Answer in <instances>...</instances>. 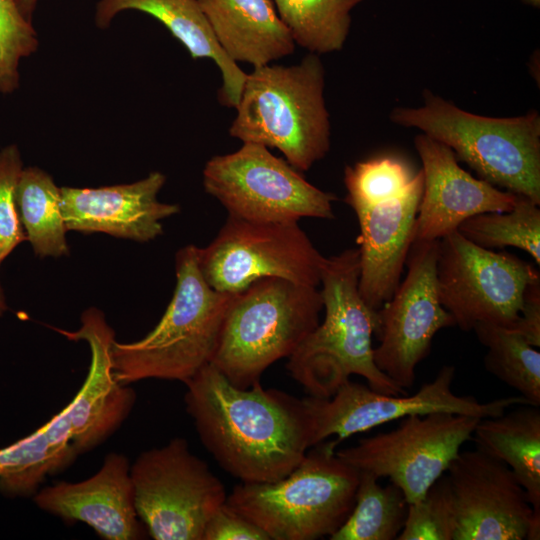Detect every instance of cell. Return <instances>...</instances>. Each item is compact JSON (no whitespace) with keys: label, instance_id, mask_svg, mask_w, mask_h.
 Listing matches in <instances>:
<instances>
[{"label":"cell","instance_id":"obj_1","mask_svg":"<svg viewBox=\"0 0 540 540\" xmlns=\"http://www.w3.org/2000/svg\"><path fill=\"white\" fill-rule=\"evenodd\" d=\"M185 385L186 410L202 444L242 483L284 478L313 447L304 399L260 383L239 388L211 363Z\"/></svg>","mask_w":540,"mask_h":540},{"label":"cell","instance_id":"obj_2","mask_svg":"<svg viewBox=\"0 0 540 540\" xmlns=\"http://www.w3.org/2000/svg\"><path fill=\"white\" fill-rule=\"evenodd\" d=\"M359 252L349 248L326 257L320 290L325 316L289 357L287 369L310 396L331 397L351 375L368 386L392 395L407 394L376 366L372 336L378 329L358 290Z\"/></svg>","mask_w":540,"mask_h":540},{"label":"cell","instance_id":"obj_3","mask_svg":"<svg viewBox=\"0 0 540 540\" xmlns=\"http://www.w3.org/2000/svg\"><path fill=\"white\" fill-rule=\"evenodd\" d=\"M175 270L173 297L153 330L135 342L112 343V370L122 384L145 379L185 383L212 362L237 293L219 292L206 283L194 245L177 252Z\"/></svg>","mask_w":540,"mask_h":540},{"label":"cell","instance_id":"obj_4","mask_svg":"<svg viewBox=\"0 0 540 540\" xmlns=\"http://www.w3.org/2000/svg\"><path fill=\"white\" fill-rule=\"evenodd\" d=\"M324 76L314 53L296 65L254 67L246 74L230 136L276 148L295 169L309 170L330 149Z\"/></svg>","mask_w":540,"mask_h":540},{"label":"cell","instance_id":"obj_5","mask_svg":"<svg viewBox=\"0 0 540 540\" xmlns=\"http://www.w3.org/2000/svg\"><path fill=\"white\" fill-rule=\"evenodd\" d=\"M423 105L395 107L390 120L416 128L445 144L492 185L523 195L540 205V115L486 117L423 91Z\"/></svg>","mask_w":540,"mask_h":540},{"label":"cell","instance_id":"obj_6","mask_svg":"<svg viewBox=\"0 0 540 540\" xmlns=\"http://www.w3.org/2000/svg\"><path fill=\"white\" fill-rule=\"evenodd\" d=\"M313 447L284 478L241 482L226 503L270 540L330 537L353 509L359 471L336 455L333 441Z\"/></svg>","mask_w":540,"mask_h":540},{"label":"cell","instance_id":"obj_7","mask_svg":"<svg viewBox=\"0 0 540 540\" xmlns=\"http://www.w3.org/2000/svg\"><path fill=\"white\" fill-rule=\"evenodd\" d=\"M322 310L319 287L259 279L236 294L211 364L239 388L260 383L269 366L289 358L318 326Z\"/></svg>","mask_w":540,"mask_h":540},{"label":"cell","instance_id":"obj_8","mask_svg":"<svg viewBox=\"0 0 540 540\" xmlns=\"http://www.w3.org/2000/svg\"><path fill=\"white\" fill-rule=\"evenodd\" d=\"M130 476L137 515L155 540H202L227 499L224 484L184 438L142 452Z\"/></svg>","mask_w":540,"mask_h":540},{"label":"cell","instance_id":"obj_9","mask_svg":"<svg viewBox=\"0 0 540 540\" xmlns=\"http://www.w3.org/2000/svg\"><path fill=\"white\" fill-rule=\"evenodd\" d=\"M203 185L236 218L255 222L334 218L335 195L309 183L261 144L245 142L235 152L209 159Z\"/></svg>","mask_w":540,"mask_h":540},{"label":"cell","instance_id":"obj_10","mask_svg":"<svg viewBox=\"0 0 540 540\" xmlns=\"http://www.w3.org/2000/svg\"><path fill=\"white\" fill-rule=\"evenodd\" d=\"M325 259L298 222H255L229 215L215 239L198 248L204 280L228 293H240L268 277L319 287Z\"/></svg>","mask_w":540,"mask_h":540},{"label":"cell","instance_id":"obj_11","mask_svg":"<svg viewBox=\"0 0 540 540\" xmlns=\"http://www.w3.org/2000/svg\"><path fill=\"white\" fill-rule=\"evenodd\" d=\"M439 299L462 331L478 323L512 328L527 286L540 280L529 262L509 252L480 247L457 230L438 243Z\"/></svg>","mask_w":540,"mask_h":540},{"label":"cell","instance_id":"obj_12","mask_svg":"<svg viewBox=\"0 0 540 540\" xmlns=\"http://www.w3.org/2000/svg\"><path fill=\"white\" fill-rule=\"evenodd\" d=\"M455 370L454 366H443L432 381L412 395L385 394L348 380L329 398H303L310 416L312 446L331 436H337L333 441L337 446L354 434L411 415L446 412L483 419L529 404L521 395L489 402L456 395L452 390Z\"/></svg>","mask_w":540,"mask_h":540},{"label":"cell","instance_id":"obj_13","mask_svg":"<svg viewBox=\"0 0 540 540\" xmlns=\"http://www.w3.org/2000/svg\"><path fill=\"white\" fill-rule=\"evenodd\" d=\"M479 420L446 412L411 415L397 428L335 453L358 471L389 478L412 504L447 471L462 445L472 440Z\"/></svg>","mask_w":540,"mask_h":540},{"label":"cell","instance_id":"obj_14","mask_svg":"<svg viewBox=\"0 0 540 540\" xmlns=\"http://www.w3.org/2000/svg\"><path fill=\"white\" fill-rule=\"evenodd\" d=\"M438 243H412L405 263L406 277L377 311L380 343L373 349L374 362L405 390L413 386L416 367L428 355L435 334L455 326L439 299Z\"/></svg>","mask_w":540,"mask_h":540},{"label":"cell","instance_id":"obj_15","mask_svg":"<svg viewBox=\"0 0 540 540\" xmlns=\"http://www.w3.org/2000/svg\"><path fill=\"white\" fill-rule=\"evenodd\" d=\"M446 472L457 516L454 540L540 539V516L505 463L476 448L460 451Z\"/></svg>","mask_w":540,"mask_h":540},{"label":"cell","instance_id":"obj_16","mask_svg":"<svg viewBox=\"0 0 540 540\" xmlns=\"http://www.w3.org/2000/svg\"><path fill=\"white\" fill-rule=\"evenodd\" d=\"M414 145L422 162L423 192L413 243L440 240L477 214L514 208L519 194L473 177L445 144L422 133L415 137Z\"/></svg>","mask_w":540,"mask_h":540},{"label":"cell","instance_id":"obj_17","mask_svg":"<svg viewBox=\"0 0 540 540\" xmlns=\"http://www.w3.org/2000/svg\"><path fill=\"white\" fill-rule=\"evenodd\" d=\"M80 320V328L76 331L54 328L69 340L85 341L91 352L86 379L64 407L79 455L94 449L116 432L131 413L136 400L134 390L114 376L111 346L115 332L103 312L88 308Z\"/></svg>","mask_w":540,"mask_h":540},{"label":"cell","instance_id":"obj_18","mask_svg":"<svg viewBox=\"0 0 540 540\" xmlns=\"http://www.w3.org/2000/svg\"><path fill=\"white\" fill-rule=\"evenodd\" d=\"M423 192V173L415 174L400 195L354 209L359 223L358 290L365 304L378 311L396 291L413 243Z\"/></svg>","mask_w":540,"mask_h":540},{"label":"cell","instance_id":"obj_19","mask_svg":"<svg viewBox=\"0 0 540 540\" xmlns=\"http://www.w3.org/2000/svg\"><path fill=\"white\" fill-rule=\"evenodd\" d=\"M166 177L151 172L133 183L98 188L61 187V210L67 231L102 232L147 242L163 233L161 220L177 214V204L162 203L158 193Z\"/></svg>","mask_w":540,"mask_h":540},{"label":"cell","instance_id":"obj_20","mask_svg":"<svg viewBox=\"0 0 540 540\" xmlns=\"http://www.w3.org/2000/svg\"><path fill=\"white\" fill-rule=\"evenodd\" d=\"M130 466L125 455L109 453L90 478L42 488L34 502L65 521L87 524L103 539H143L145 526L136 512Z\"/></svg>","mask_w":540,"mask_h":540},{"label":"cell","instance_id":"obj_21","mask_svg":"<svg viewBox=\"0 0 540 540\" xmlns=\"http://www.w3.org/2000/svg\"><path fill=\"white\" fill-rule=\"evenodd\" d=\"M135 10L160 21L188 50L193 59L209 58L222 76L220 102L236 107L246 79L236 62L221 48L197 0H100L95 22L106 28L121 12Z\"/></svg>","mask_w":540,"mask_h":540},{"label":"cell","instance_id":"obj_22","mask_svg":"<svg viewBox=\"0 0 540 540\" xmlns=\"http://www.w3.org/2000/svg\"><path fill=\"white\" fill-rule=\"evenodd\" d=\"M221 48L254 67L292 54L295 43L272 0H197Z\"/></svg>","mask_w":540,"mask_h":540},{"label":"cell","instance_id":"obj_23","mask_svg":"<svg viewBox=\"0 0 540 540\" xmlns=\"http://www.w3.org/2000/svg\"><path fill=\"white\" fill-rule=\"evenodd\" d=\"M79 456L71 422L63 408L30 435L0 449V491L34 496L47 476L61 472Z\"/></svg>","mask_w":540,"mask_h":540},{"label":"cell","instance_id":"obj_24","mask_svg":"<svg viewBox=\"0 0 540 540\" xmlns=\"http://www.w3.org/2000/svg\"><path fill=\"white\" fill-rule=\"evenodd\" d=\"M512 408L499 416L480 419L472 440L476 448L512 470L534 514L540 516V409L529 404Z\"/></svg>","mask_w":540,"mask_h":540},{"label":"cell","instance_id":"obj_25","mask_svg":"<svg viewBox=\"0 0 540 540\" xmlns=\"http://www.w3.org/2000/svg\"><path fill=\"white\" fill-rule=\"evenodd\" d=\"M61 192L54 179L36 166L24 167L17 186L20 220L34 253L39 257L69 254Z\"/></svg>","mask_w":540,"mask_h":540},{"label":"cell","instance_id":"obj_26","mask_svg":"<svg viewBox=\"0 0 540 540\" xmlns=\"http://www.w3.org/2000/svg\"><path fill=\"white\" fill-rule=\"evenodd\" d=\"M295 44L317 55L340 51L351 11L363 0H272Z\"/></svg>","mask_w":540,"mask_h":540},{"label":"cell","instance_id":"obj_27","mask_svg":"<svg viewBox=\"0 0 540 540\" xmlns=\"http://www.w3.org/2000/svg\"><path fill=\"white\" fill-rule=\"evenodd\" d=\"M379 478L359 471L351 513L330 540H394L402 531L408 503L395 484L381 486Z\"/></svg>","mask_w":540,"mask_h":540},{"label":"cell","instance_id":"obj_28","mask_svg":"<svg viewBox=\"0 0 540 540\" xmlns=\"http://www.w3.org/2000/svg\"><path fill=\"white\" fill-rule=\"evenodd\" d=\"M473 331L487 349L486 370L518 391L530 405L540 406V352L536 347L511 328L478 323Z\"/></svg>","mask_w":540,"mask_h":540},{"label":"cell","instance_id":"obj_29","mask_svg":"<svg viewBox=\"0 0 540 540\" xmlns=\"http://www.w3.org/2000/svg\"><path fill=\"white\" fill-rule=\"evenodd\" d=\"M533 200L519 195L514 208L486 212L463 221L457 231L472 243L486 248H519L540 264V209Z\"/></svg>","mask_w":540,"mask_h":540},{"label":"cell","instance_id":"obj_30","mask_svg":"<svg viewBox=\"0 0 540 540\" xmlns=\"http://www.w3.org/2000/svg\"><path fill=\"white\" fill-rule=\"evenodd\" d=\"M416 173L403 159L387 155L346 166L345 202L354 210L373 206L403 193Z\"/></svg>","mask_w":540,"mask_h":540},{"label":"cell","instance_id":"obj_31","mask_svg":"<svg viewBox=\"0 0 540 540\" xmlns=\"http://www.w3.org/2000/svg\"><path fill=\"white\" fill-rule=\"evenodd\" d=\"M457 516L450 482L442 475L417 502L408 504L398 540H454Z\"/></svg>","mask_w":540,"mask_h":540},{"label":"cell","instance_id":"obj_32","mask_svg":"<svg viewBox=\"0 0 540 540\" xmlns=\"http://www.w3.org/2000/svg\"><path fill=\"white\" fill-rule=\"evenodd\" d=\"M39 47L38 34L16 0H0V93H14L20 86V64Z\"/></svg>","mask_w":540,"mask_h":540},{"label":"cell","instance_id":"obj_33","mask_svg":"<svg viewBox=\"0 0 540 540\" xmlns=\"http://www.w3.org/2000/svg\"><path fill=\"white\" fill-rule=\"evenodd\" d=\"M23 168L16 144L0 150V264L26 240L17 205V186Z\"/></svg>","mask_w":540,"mask_h":540},{"label":"cell","instance_id":"obj_34","mask_svg":"<svg viewBox=\"0 0 540 540\" xmlns=\"http://www.w3.org/2000/svg\"><path fill=\"white\" fill-rule=\"evenodd\" d=\"M202 540H270L257 525L249 521L226 502L208 521Z\"/></svg>","mask_w":540,"mask_h":540},{"label":"cell","instance_id":"obj_35","mask_svg":"<svg viewBox=\"0 0 540 540\" xmlns=\"http://www.w3.org/2000/svg\"><path fill=\"white\" fill-rule=\"evenodd\" d=\"M511 329L531 346H540V280L525 289L519 317Z\"/></svg>","mask_w":540,"mask_h":540},{"label":"cell","instance_id":"obj_36","mask_svg":"<svg viewBox=\"0 0 540 540\" xmlns=\"http://www.w3.org/2000/svg\"><path fill=\"white\" fill-rule=\"evenodd\" d=\"M23 15L32 21L38 0H16Z\"/></svg>","mask_w":540,"mask_h":540},{"label":"cell","instance_id":"obj_37","mask_svg":"<svg viewBox=\"0 0 540 540\" xmlns=\"http://www.w3.org/2000/svg\"><path fill=\"white\" fill-rule=\"evenodd\" d=\"M7 309H8V306H7L6 298H5L1 283H0V318L7 311Z\"/></svg>","mask_w":540,"mask_h":540},{"label":"cell","instance_id":"obj_38","mask_svg":"<svg viewBox=\"0 0 540 540\" xmlns=\"http://www.w3.org/2000/svg\"><path fill=\"white\" fill-rule=\"evenodd\" d=\"M525 3L532 5L533 7H539L540 6V0H522Z\"/></svg>","mask_w":540,"mask_h":540}]
</instances>
